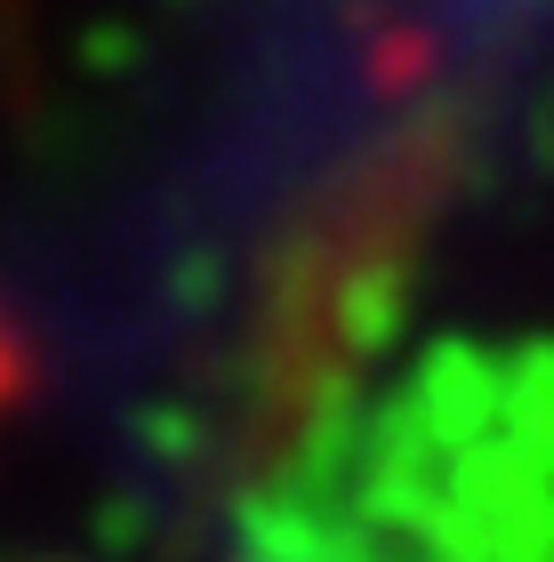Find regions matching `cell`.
<instances>
[{
	"label": "cell",
	"instance_id": "1",
	"mask_svg": "<svg viewBox=\"0 0 554 562\" xmlns=\"http://www.w3.org/2000/svg\"><path fill=\"white\" fill-rule=\"evenodd\" d=\"M24 386H33V362H24V338H16V322L0 314V426H9V411L24 402Z\"/></svg>",
	"mask_w": 554,
	"mask_h": 562
}]
</instances>
